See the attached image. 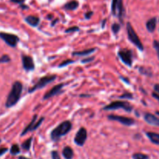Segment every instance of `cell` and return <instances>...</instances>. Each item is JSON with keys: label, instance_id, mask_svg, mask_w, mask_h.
Instances as JSON below:
<instances>
[{"label": "cell", "instance_id": "6da1fadb", "mask_svg": "<svg viewBox=\"0 0 159 159\" xmlns=\"http://www.w3.org/2000/svg\"><path fill=\"white\" fill-rule=\"evenodd\" d=\"M22 92H23V84L19 81L14 82L6 99V107L7 108L14 107L19 102L21 97Z\"/></svg>", "mask_w": 159, "mask_h": 159}, {"label": "cell", "instance_id": "7a4b0ae2", "mask_svg": "<svg viewBox=\"0 0 159 159\" xmlns=\"http://www.w3.org/2000/svg\"><path fill=\"white\" fill-rule=\"evenodd\" d=\"M72 128V124L69 120L61 123L51 133V138L53 141H58L62 137L69 133Z\"/></svg>", "mask_w": 159, "mask_h": 159}, {"label": "cell", "instance_id": "3957f363", "mask_svg": "<svg viewBox=\"0 0 159 159\" xmlns=\"http://www.w3.org/2000/svg\"><path fill=\"white\" fill-rule=\"evenodd\" d=\"M112 15L116 16L119 19L121 23H124V16H125V9L124 6L123 0H112L111 3Z\"/></svg>", "mask_w": 159, "mask_h": 159}, {"label": "cell", "instance_id": "277c9868", "mask_svg": "<svg viewBox=\"0 0 159 159\" xmlns=\"http://www.w3.org/2000/svg\"><path fill=\"white\" fill-rule=\"evenodd\" d=\"M133 106L130 105V103H129L127 101H121V100H117V101H113V102H110L108 105L105 106V107L102 108V110H106V111H108V110H119V109H123L124 110H125L126 112H130L133 110Z\"/></svg>", "mask_w": 159, "mask_h": 159}, {"label": "cell", "instance_id": "5b68a950", "mask_svg": "<svg viewBox=\"0 0 159 159\" xmlns=\"http://www.w3.org/2000/svg\"><path fill=\"white\" fill-rule=\"evenodd\" d=\"M56 78H57V75H46L40 78V79L37 81V82H36L31 88H30L29 89H28V93H34V92L37 91V90L41 89L44 88L47 85L54 82V81L55 80Z\"/></svg>", "mask_w": 159, "mask_h": 159}, {"label": "cell", "instance_id": "8992f818", "mask_svg": "<svg viewBox=\"0 0 159 159\" xmlns=\"http://www.w3.org/2000/svg\"><path fill=\"white\" fill-rule=\"evenodd\" d=\"M126 28H127V37H128V39L130 40V41L134 45H135V46L140 50V51H144V45L142 44L139 37L138 36L137 33L135 32V30H134L133 26H132V25L130 24V22H128V23H127V26H126Z\"/></svg>", "mask_w": 159, "mask_h": 159}, {"label": "cell", "instance_id": "52a82bcc", "mask_svg": "<svg viewBox=\"0 0 159 159\" xmlns=\"http://www.w3.org/2000/svg\"><path fill=\"white\" fill-rule=\"evenodd\" d=\"M44 120V117H40V119L37 120V115H34V117H33L32 120L30 122V124L25 127V129H23V132L21 133V136L26 134L29 132H32L34 130H36L40 125L42 124V123Z\"/></svg>", "mask_w": 159, "mask_h": 159}, {"label": "cell", "instance_id": "ba28073f", "mask_svg": "<svg viewBox=\"0 0 159 159\" xmlns=\"http://www.w3.org/2000/svg\"><path fill=\"white\" fill-rule=\"evenodd\" d=\"M117 54L123 63L125 64V65L128 67L132 66V65H133V53H132L131 50H120V51H118Z\"/></svg>", "mask_w": 159, "mask_h": 159}, {"label": "cell", "instance_id": "9c48e42d", "mask_svg": "<svg viewBox=\"0 0 159 159\" xmlns=\"http://www.w3.org/2000/svg\"><path fill=\"white\" fill-rule=\"evenodd\" d=\"M0 38L4 40L5 43L11 48H16L18 42L20 41V38H19L18 36L4 32L0 33Z\"/></svg>", "mask_w": 159, "mask_h": 159}, {"label": "cell", "instance_id": "30bf717a", "mask_svg": "<svg viewBox=\"0 0 159 159\" xmlns=\"http://www.w3.org/2000/svg\"><path fill=\"white\" fill-rule=\"evenodd\" d=\"M108 119L110 120L113 121H117V122L120 123L121 124L124 126H127V127H130V126H133L135 124V120L133 118L130 117H127V116H119V115H109Z\"/></svg>", "mask_w": 159, "mask_h": 159}, {"label": "cell", "instance_id": "8fae6325", "mask_svg": "<svg viewBox=\"0 0 159 159\" xmlns=\"http://www.w3.org/2000/svg\"><path fill=\"white\" fill-rule=\"evenodd\" d=\"M87 137H88V133H87L86 129L84 128V127H81L75 136L74 142L78 146L82 147L86 141Z\"/></svg>", "mask_w": 159, "mask_h": 159}, {"label": "cell", "instance_id": "7c38bea8", "mask_svg": "<svg viewBox=\"0 0 159 159\" xmlns=\"http://www.w3.org/2000/svg\"><path fill=\"white\" fill-rule=\"evenodd\" d=\"M22 65L23 68L26 71H32L35 69V64L32 57L25 54H22Z\"/></svg>", "mask_w": 159, "mask_h": 159}, {"label": "cell", "instance_id": "4fadbf2b", "mask_svg": "<svg viewBox=\"0 0 159 159\" xmlns=\"http://www.w3.org/2000/svg\"><path fill=\"white\" fill-rule=\"evenodd\" d=\"M65 83H61L57 84V85H54L52 89L49 90L47 93H45L44 96H43V100H46V99H50V98H52L54 96H57V95L61 94V93H63V88L65 86Z\"/></svg>", "mask_w": 159, "mask_h": 159}, {"label": "cell", "instance_id": "5bb4252c", "mask_svg": "<svg viewBox=\"0 0 159 159\" xmlns=\"http://www.w3.org/2000/svg\"><path fill=\"white\" fill-rule=\"evenodd\" d=\"M144 119L148 124L159 127V118L155 115L150 113H145L144 115Z\"/></svg>", "mask_w": 159, "mask_h": 159}, {"label": "cell", "instance_id": "9a60e30c", "mask_svg": "<svg viewBox=\"0 0 159 159\" xmlns=\"http://www.w3.org/2000/svg\"><path fill=\"white\" fill-rule=\"evenodd\" d=\"M40 18L38 16H28L25 18V22L26 23L30 25L31 26H34V27H36L39 25L40 23Z\"/></svg>", "mask_w": 159, "mask_h": 159}, {"label": "cell", "instance_id": "2e32d148", "mask_svg": "<svg viewBox=\"0 0 159 159\" xmlns=\"http://www.w3.org/2000/svg\"><path fill=\"white\" fill-rule=\"evenodd\" d=\"M157 25V19L156 17H152L150 20H148L146 23V28L150 33H152L155 31Z\"/></svg>", "mask_w": 159, "mask_h": 159}, {"label": "cell", "instance_id": "e0dca14e", "mask_svg": "<svg viewBox=\"0 0 159 159\" xmlns=\"http://www.w3.org/2000/svg\"><path fill=\"white\" fill-rule=\"evenodd\" d=\"M96 48H89V49L87 50H84V51H74L72 52V56H87L89 55V54H93L94 52H96Z\"/></svg>", "mask_w": 159, "mask_h": 159}, {"label": "cell", "instance_id": "ac0fdd59", "mask_svg": "<svg viewBox=\"0 0 159 159\" xmlns=\"http://www.w3.org/2000/svg\"><path fill=\"white\" fill-rule=\"evenodd\" d=\"M79 6V2L76 1V0H71V1L68 2L66 3V4H65V6H64V9H66V10L73 11L77 9Z\"/></svg>", "mask_w": 159, "mask_h": 159}, {"label": "cell", "instance_id": "d6986e66", "mask_svg": "<svg viewBox=\"0 0 159 159\" xmlns=\"http://www.w3.org/2000/svg\"><path fill=\"white\" fill-rule=\"evenodd\" d=\"M62 155L65 159H72L74 156V152L71 147L66 146L64 148L63 151H62Z\"/></svg>", "mask_w": 159, "mask_h": 159}, {"label": "cell", "instance_id": "ffe728a7", "mask_svg": "<svg viewBox=\"0 0 159 159\" xmlns=\"http://www.w3.org/2000/svg\"><path fill=\"white\" fill-rule=\"evenodd\" d=\"M146 135L153 144L159 145V134L155 132H147Z\"/></svg>", "mask_w": 159, "mask_h": 159}, {"label": "cell", "instance_id": "44dd1931", "mask_svg": "<svg viewBox=\"0 0 159 159\" xmlns=\"http://www.w3.org/2000/svg\"><path fill=\"white\" fill-rule=\"evenodd\" d=\"M32 140H33V138L32 137H30V138H28L26 141H24L21 145L22 148H23L24 151H29L31 147V144H32Z\"/></svg>", "mask_w": 159, "mask_h": 159}, {"label": "cell", "instance_id": "7402d4cb", "mask_svg": "<svg viewBox=\"0 0 159 159\" xmlns=\"http://www.w3.org/2000/svg\"><path fill=\"white\" fill-rule=\"evenodd\" d=\"M20 152V146L18 144H12V147H11L10 149V154L12 155H18Z\"/></svg>", "mask_w": 159, "mask_h": 159}, {"label": "cell", "instance_id": "603a6c76", "mask_svg": "<svg viewBox=\"0 0 159 159\" xmlns=\"http://www.w3.org/2000/svg\"><path fill=\"white\" fill-rule=\"evenodd\" d=\"M139 71L141 74L147 76H152V72L150 69L148 68H146L144 67H140L139 68Z\"/></svg>", "mask_w": 159, "mask_h": 159}, {"label": "cell", "instance_id": "cb8c5ba5", "mask_svg": "<svg viewBox=\"0 0 159 159\" xmlns=\"http://www.w3.org/2000/svg\"><path fill=\"white\" fill-rule=\"evenodd\" d=\"M120 28H121V26L119 24V23H115L112 25V31H113V33L116 36L119 34L120 30Z\"/></svg>", "mask_w": 159, "mask_h": 159}, {"label": "cell", "instance_id": "d4e9b609", "mask_svg": "<svg viewBox=\"0 0 159 159\" xmlns=\"http://www.w3.org/2000/svg\"><path fill=\"white\" fill-rule=\"evenodd\" d=\"M133 159H149V156L142 153H135L132 155Z\"/></svg>", "mask_w": 159, "mask_h": 159}, {"label": "cell", "instance_id": "484cf974", "mask_svg": "<svg viewBox=\"0 0 159 159\" xmlns=\"http://www.w3.org/2000/svg\"><path fill=\"white\" fill-rule=\"evenodd\" d=\"M120 99H133L134 96L132 93H129V92H125L124 93H123L121 96H119Z\"/></svg>", "mask_w": 159, "mask_h": 159}, {"label": "cell", "instance_id": "4316f807", "mask_svg": "<svg viewBox=\"0 0 159 159\" xmlns=\"http://www.w3.org/2000/svg\"><path fill=\"white\" fill-rule=\"evenodd\" d=\"M75 61L71 60V59H68V60H65L63 62H61V63L59 65V68H64V67L67 66V65H71V64L74 63Z\"/></svg>", "mask_w": 159, "mask_h": 159}, {"label": "cell", "instance_id": "83f0119b", "mask_svg": "<svg viewBox=\"0 0 159 159\" xmlns=\"http://www.w3.org/2000/svg\"><path fill=\"white\" fill-rule=\"evenodd\" d=\"M11 61L10 57L7 54H4L0 57V63H8Z\"/></svg>", "mask_w": 159, "mask_h": 159}, {"label": "cell", "instance_id": "f1b7e54d", "mask_svg": "<svg viewBox=\"0 0 159 159\" xmlns=\"http://www.w3.org/2000/svg\"><path fill=\"white\" fill-rule=\"evenodd\" d=\"M79 27L78 26H71V27L68 28V29L65 30V32L66 34H68V33H72V32H76V31H79Z\"/></svg>", "mask_w": 159, "mask_h": 159}, {"label": "cell", "instance_id": "f546056e", "mask_svg": "<svg viewBox=\"0 0 159 159\" xmlns=\"http://www.w3.org/2000/svg\"><path fill=\"white\" fill-rule=\"evenodd\" d=\"M153 47L155 49V51H156L157 54H158V57L159 59V41L158 40H154Z\"/></svg>", "mask_w": 159, "mask_h": 159}, {"label": "cell", "instance_id": "4dcf8cb0", "mask_svg": "<svg viewBox=\"0 0 159 159\" xmlns=\"http://www.w3.org/2000/svg\"><path fill=\"white\" fill-rule=\"evenodd\" d=\"M51 157H52V159H61L60 155H59V153L57 151L51 152Z\"/></svg>", "mask_w": 159, "mask_h": 159}, {"label": "cell", "instance_id": "1f68e13d", "mask_svg": "<svg viewBox=\"0 0 159 159\" xmlns=\"http://www.w3.org/2000/svg\"><path fill=\"white\" fill-rule=\"evenodd\" d=\"M94 59H95V57H94V56H93V57H88V58H85V59H83V60L82 61V63H83V64L89 63V62L93 61L94 60Z\"/></svg>", "mask_w": 159, "mask_h": 159}, {"label": "cell", "instance_id": "d6a6232c", "mask_svg": "<svg viewBox=\"0 0 159 159\" xmlns=\"http://www.w3.org/2000/svg\"><path fill=\"white\" fill-rule=\"evenodd\" d=\"M93 15V12H92V11H89V12H87L85 14V19H86V20H89L90 18L92 17V16Z\"/></svg>", "mask_w": 159, "mask_h": 159}, {"label": "cell", "instance_id": "836d02e7", "mask_svg": "<svg viewBox=\"0 0 159 159\" xmlns=\"http://www.w3.org/2000/svg\"><path fill=\"white\" fill-rule=\"evenodd\" d=\"M7 152H8L7 148H0V157L2 156V155H4V154H6Z\"/></svg>", "mask_w": 159, "mask_h": 159}, {"label": "cell", "instance_id": "e575fe53", "mask_svg": "<svg viewBox=\"0 0 159 159\" xmlns=\"http://www.w3.org/2000/svg\"><path fill=\"white\" fill-rule=\"evenodd\" d=\"M10 2L13 3H16V4H23V3L25 2V0H10Z\"/></svg>", "mask_w": 159, "mask_h": 159}, {"label": "cell", "instance_id": "d590c367", "mask_svg": "<svg viewBox=\"0 0 159 159\" xmlns=\"http://www.w3.org/2000/svg\"><path fill=\"white\" fill-rule=\"evenodd\" d=\"M154 90L155 91V93L159 95V84H155V86H154Z\"/></svg>", "mask_w": 159, "mask_h": 159}, {"label": "cell", "instance_id": "8d00e7d4", "mask_svg": "<svg viewBox=\"0 0 159 159\" xmlns=\"http://www.w3.org/2000/svg\"><path fill=\"white\" fill-rule=\"evenodd\" d=\"M120 79H122V81L125 82L127 84H130V81L128 80V79H127V78L124 77V76H120Z\"/></svg>", "mask_w": 159, "mask_h": 159}, {"label": "cell", "instance_id": "74e56055", "mask_svg": "<svg viewBox=\"0 0 159 159\" xmlns=\"http://www.w3.org/2000/svg\"><path fill=\"white\" fill-rule=\"evenodd\" d=\"M152 96H153L154 98H155V99H156L159 102V95L158 94V93H156L155 92H154V93H152Z\"/></svg>", "mask_w": 159, "mask_h": 159}, {"label": "cell", "instance_id": "f35d334b", "mask_svg": "<svg viewBox=\"0 0 159 159\" xmlns=\"http://www.w3.org/2000/svg\"><path fill=\"white\" fill-rule=\"evenodd\" d=\"M20 8H21V9H28V8H29V7H28V6H26L24 3H23V4H20Z\"/></svg>", "mask_w": 159, "mask_h": 159}, {"label": "cell", "instance_id": "ab89813d", "mask_svg": "<svg viewBox=\"0 0 159 159\" xmlns=\"http://www.w3.org/2000/svg\"><path fill=\"white\" fill-rule=\"evenodd\" d=\"M81 97H90V95H80Z\"/></svg>", "mask_w": 159, "mask_h": 159}, {"label": "cell", "instance_id": "60d3db41", "mask_svg": "<svg viewBox=\"0 0 159 159\" xmlns=\"http://www.w3.org/2000/svg\"><path fill=\"white\" fill-rule=\"evenodd\" d=\"M18 159H30V158H26V157H24V156H20L18 158Z\"/></svg>", "mask_w": 159, "mask_h": 159}, {"label": "cell", "instance_id": "b9f144b4", "mask_svg": "<svg viewBox=\"0 0 159 159\" xmlns=\"http://www.w3.org/2000/svg\"><path fill=\"white\" fill-rule=\"evenodd\" d=\"M57 21H58V20H57V19H56V20H55V21H53L52 22V26H54V25H55L56 24V22H57Z\"/></svg>", "mask_w": 159, "mask_h": 159}, {"label": "cell", "instance_id": "7bdbcfd3", "mask_svg": "<svg viewBox=\"0 0 159 159\" xmlns=\"http://www.w3.org/2000/svg\"><path fill=\"white\" fill-rule=\"evenodd\" d=\"M155 113H156V114L158 115V116H159V111H156V112H155Z\"/></svg>", "mask_w": 159, "mask_h": 159}, {"label": "cell", "instance_id": "ee69618b", "mask_svg": "<svg viewBox=\"0 0 159 159\" xmlns=\"http://www.w3.org/2000/svg\"><path fill=\"white\" fill-rule=\"evenodd\" d=\"M0 142H1V140H0Z\"/></svg>", "mask_w": 159, "mask_h": 159}]
</instances>
